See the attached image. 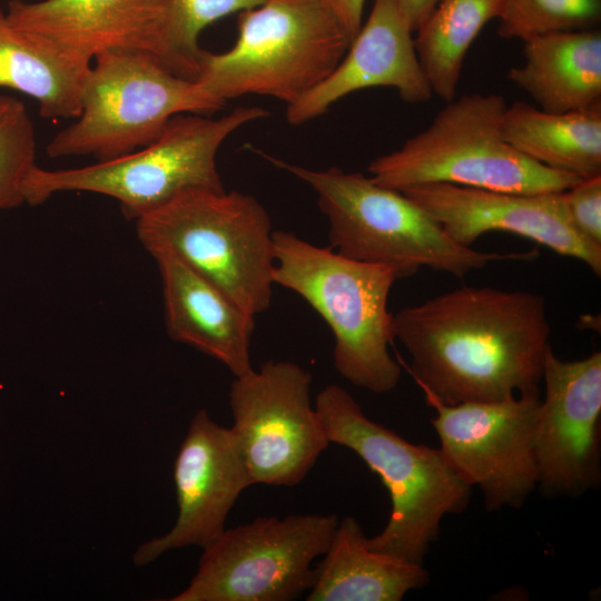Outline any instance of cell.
<instances>
[{
    "label": "cell",
    "mask_w": 601,
    "mask_h": 601,
    "mask_svg": "<svg viewBox=\"0 0 601 601\" xmlns=\"http://www.w3.org/2000/svg\"><path fill=\"white\" fill-rule=\"evenodd\" d=\"M268 110L237 107L213 119L200 114L173 117L149 145L93 165L48 170L36 166L26 187V203L40 205L53 194L89 191L115 198L128 219L160 207L194 188L223 190L216 157L223 142Z\"/></svg>",
    "instance_id": "obj_8"
},
{
    "label": "cell",
    "mask_w": 601,
    "mask_h": 601,
    "mask_svg": "<svg viewBox=\"0 0 601 601\" xmlns=\"http://www.w3.org/2000/svg\"><path fill=\"white\" fill-rule=\"evenodd\" d=\"M413 32L422 24L441 0H395Z\"/></svg>",
    "instance_id": "obj_29"
},
{
    "label": "cell",
    "mask_w": 601,
    "mask_h": 601,
    "mask_svg": "<svg viewBox=\"0 0 601 601\" xmlns=\"http://www.w3.org/2000/svg\"><path fill=\"white\" fill-rule=\"evenodd\" d=\"M273 252L274 284L299 295L329 326L338 374L372 393L393 391L402 375L388 351L395 328L387 302L396 272L286 230L273 231Z\"/></svg>",
    "instance_id": "obj_3"
},
{
    "label": "cell",
    "mask_w": 601,
    "mask_h": 601,
    "mask_svg": "<svg viewBox=\"0 0 601 601\" xmlns=\"http://www.w3.org/2000/svg\"><path fill=\"white\" fill-rule=\"evenodd\" d=\"M523 62L506 78L539 108L568 112L601 106V32L549 33L524 42Z\"/></svg>",
    "instance_id": "obj_19"
},
{
    "label": "cell",
    "mask_w": 601,
    "mask_h": 601,
    "mask_svg": "<svg viewBox=\"0 0 601 601\" xmlns=\"http://www.w3.org/2000/svg\"><path fill=\"white\" fill-rule=\"evenodd\" d=\"M6 13L14 26L89 60L137 53L190 79L173 45L170 0H12Z\"/></svg>",
    "instance_id": "obj_14"
},
{
    "label": "cell",
    "mask_w": 601,
    "mask_h": 601,
    "mask_svg": "<svg viewBox=\"0 0 601 601\" xmlns=\"http://www.w3.org/2000/svg\"><path fill=\"white\" fill-rule=\"evenodd\" d=\"M312 374L268 361L234 378L230 427L252 484L300 483L331 444L311 400Z\"/></svg>",
    "instance_id": "obj_11"
},
{
    "label": "cell",
    "mask_w": 601,
    "mask_h": 601,
    "mask_svg": "<svg viewBox=\"0 0 601 601\" xmlns=\"http://www.w3.org/2000/svg\"><path fill=\"white\" fill-rule=\"evenodd\" d=\"M314 405L329 443L356 453L390 494L388 521L378 534L366 536V545L424 564L443 518L466 509L472 487L440 449L411 443L371 420L342 386L324 387Z\"/></svg>",
    "instance_id": "obj_4"
},
{
    "label": "cell",
    "mask_w": 601,
    "mask_h": 601,
    "mask_svg": "<svg viewBox=\"0 0 601 601\" xmlns=\"http://www.w3.org/2000/svg\"><path fill=\"white\" fill-rule=\"evenodd\" d=\"M338 522L336 514H290L226 528L203 549L187 588L170 600H295L312 588V563L327 551Z\"/></svg>",
    "instance_id": "obj_10"
},
{
    "label": "cell",
    "mask_w": 601,
    "mask_h": 601,
    "mask_svg": "<svg viewBox=\"0 0 601 601\" xmlns=\"http://www.w3.org/2000/svg\"><path fill=\"white\" fill-rule=\"evenodd\" d=\"M237 31L229 50H205L196 80L223 105L259 95L288 106L322 82L352 42L321 0H266L238 12Z\"/></svg>",
    "instance_id": "obj_7"
},
{
    "label": "cell",
    "mask_w": 601,
    "mask_h": 601,
    "mask_svg": "<svg viewBox=\"0 0 601 601\" xmlns=\"http://www.w3.org/2000/svg\"><path fill=\"white\" fill-rule=\"evenodd\" d=\"M135 221L138 238L151 255L177 257L255 316L269 308L274 230L255 197L188 189Z\"/></svg>",
    "instance_id": "obj_6"
},
{
    "label": "cell",
    "mask_w": 601,
    "mask_h": 601,
    "mask_svg": "<svg viewBox=\"0 0 601 601\" xmlns=\"http://www.w3.org/2000/svg\"><path fill=\"white\" fill-rule=\"evenodd\" d=\"M36 164L35 127L24 104L0 95V210L26 204L24 187Z\"/></svg>",
    "instance_id": "obj_25"
},
{
    "label": "cell",
    "mask_w": 601,
    "mask_h": 601,
    "mask_svg": "<svg viewBox=\"0 0 601 601\" xmlns=\"http://www.w3.org/2000/svg\"><path fill=\"white\" fill-rule=\"evenodd\" d=\"M254 151L312 187L329 223L331 248L355 260L388 266L398 278L422 267L463 278L493 262L538 255L535 250L496 253L462 246L407 196L370 176L338 167L309 169Z\"/></svg>",
    "instance_id": "obj_2"
},
{
    "label": "cell",
    "mask_w": 601,
    "mask_h": 601,
    "mask_svg": "<svg viewBox=\"0 0 601 601\" xmlns=\"http://www.w3.org/2000/svg\"><path fill=\"white\" fill-rule=\"evenodd\" d=\"M178 515L166 534L140 544L138 566L165 552L185 546L206 548L225 531L226 519L240 493L252 485L230 427L199 410L188 427L174 464Z\"/></svg>",
    "instance_id": "obj_16"
},
{
    "label": "cell",
    "mask_w": 601,
    "mask_h": 601,
    "mask_svg": "<svg viewBox=\"0 0 601 601\" xmlns=\"http://www.w3.org/2000/svg\"><path fill=\"white\" fill-rule=\"evenodd\" d=\"M401 193L462 246L471 247L489 231H506L575 258L601 275V246L573 227L562 191L530 195L431 183Z\"/></svg>",
    "instance_id": "obj_15"
},
{
    "label": "cell",
    "mask_w": 601,
    "mask_h": 601,
    "mask_svg": "<svg viewBox=\"0 0 601 601\" xmlns=\"http://www.w3.org/2000/svg\"><path fill=\"white\" fill-rule=\"evenodd\" d=\"M266 0H170L171 39L188 76L197 80L205 52L199 35L213 22L231 13L255 8Z\"/></svg>",
    "instance_id": "obj_26"
},
{
    "label": "cell",
    "mask_w": 601,
    "mask_h": 601,
    "mask_svg": "<svg viewBox=\"0 0 601 601\" xmlns=\"http://www.w3.org/2000/svg\"><path fill=\"white\" fill-rule=\"evenodd\" d=\"M506 107L497 93L454 98L425 129L375 158L368 165L370 177L398 191L444 183L530 195L560 193L583 179L516 151L502 131Z\"/></svg>",
    "instance_id": "obj_5"
},
{
    "label": "cell",
    "mask_w": 601,
    "mask_h": 601,
    "mask_svg": "<svg viewBox=\"0 0 601 601\" xmlns=\"http://www.w3.org/2000/svg\"><path fill=\"white\" fill-rule=\"evenodd\" d=\"M86 77L76 120L46 147L51 158L112 159L152 142L181 114H210L225 105L199 86L137 53L104 52Z\"/></svg>",
    "instance_id": "obj_9"
},
{
    "label": "cell",
    "mask_w": 601,
    "mask_h": 601,
    "mask_svg": "<svg viewBox=\"0 0 601 601\" xmlns=\"http://www.w3.org/2000/svg\"><path fill=\"white\" fill-rule=\"evenodd\" d=\"M165 321L169 336L224 364L235 377L253 371L255 315L177 257L159 253Z\"/></svg>",
    "instance_id": "obj_18"
},
{
    "label": "cell",
    "mask_w": 601,
    "mask_h": 601,
    "mask_svg": "<svg viewBox=\"0 0 601 601\" xmlns=\"http://www.w3.org/2000/svg\"><path fill=\"white\" fill-rule=\"evenodd\" d=\"M501 1L441 0L415 31L418 61L432 92L445 102L455 98L466 53L496 19Z\"/></svg>",
    "instance_id": "obj_23"
},
{
    "label": "cell",
    "mask_w": 601,
    "mask_h": 601,
    "mask_svg": "<svg viewBox=\"0 0 601 601\" xmlns=\"http://www.w3.org/2000/svg\"><path fill=\"white\" fill-rule=\"evenodd\" d=\"M396 90L408 104H423L433 92L418 61L413 30L395 0H374L372 10L334 70L286 107V119L302 125L342 98L366 88Z\"/></svg>",
    "instance_id": "obj_17"
},
{
    "label": "cell",
    "mask_w": 601,
    "mask_h": 601,
    "mask_svg": "<svg viewBox=\"0 0 601 601\" xmlns=\"http://www.w3.org/2000/svg\"><path fill=\"white\" fill-rule=\"evenodd\" d=\"M497 35L523 42L544 35L595 28L601 0H502Z\"/></svg>",
    "instance_id": "obj_24"
},
{
    "label": "cell",
    "mask_w": 601,
    "mask_h": 601,
    "mask_svg": "<svg viewBox=\"0 0 601 601\" xmlns=\"http://www.w3.org/2000/svg\"><path fill=\"white\" fill-rule=\"evenodd\" d=\"M440 450L487 511L519 509L538 487L535 431L540 393L496 402L445 404L428 393Z\"/></svg>",
    "instance_id": "obj_12"
},
{
    "label": "cell",
    "mask_w": 601,
    "mask_h": 601,
    "mask_svg": "<svg viewBox=\"0 0 601 601\" xmlns=\"http://www.w3.org/2000/svg\"><path fill=\"white\" fill-rule=\"evenodd\" d=\"M322 556L307 601H400L430 580L423 564L371 550L352 516L338 522Z\"/></svg>",
    "instance_id": "obj_20"
},
{
    "label": "cell",
    "mask_w": 601,
    "mask_h": 601,
    "mask_svg": "<svg viewBox=\"0 0 601 601\" xmlns=\"http://www.w3.org/2000/svg\"><path fill=\"white\" fill-rule=\"evenodd\" d=\"M504 139L529 159L580 178L601 175V106L550 112L524 101L508 106Z\"/></svg>",
    "instance_id": "obj_22"
},
{
    "label": "cell",
    "mask_w": 601,
    "mask_h": 601,
    "mask_svg": "<svg viewBox=\"0 0 601 601\" xmlns=\"http://www.w3.org/2000/svg\"><path fill=\"white\" fill-rule=\"evenodd\" d=\"M562 199L577 231L601 246V175L583 178L563 190Z\"/></svg>",
    "instance_id": "obj_27"
},
{
    "label": "cell",
    "mask_w": 601,
    "mask_h": 601,
    "mask_svg": "<svg viewBox=\"0 0 601 601\" xmlns=\"http://www.w3.org/2000/svg\"><path fill=\"white\" fill-rule=\"evenodd\" d=\"M535 431L538 486L575 496L601 480V353L577 361L545 354Z\"/></svg>",
    "instance_id": "obj_13"
},
{
    "label": "cell",
    "mask_w": 601,
    "mask_h": 601,
    "mask_svg": "<svg viewBox=\"0 0 601 601\" xmlns=\"http://www.w3.org/2000/svg\"><path fill=\"white\" fill-rule=\"evenodd\" d=\"M91 60L11 23L0 8V87L32 97L46 118H76Z\"/></svg>",
    "instance_id": "obj_21"
},
{
    "label": "cell",
    "mask_w": 601,
    "mask_h": 601,
    "mask_svg": "<svg viewBox=\"0 0 601 601\" xmlns=\"http://www.w3.org/2000/svg\"><path fill=\"white\" fill-rule=\"evenodd\" d=\"M424 393L450 405L540 393L551 326L528 290L461 287L394 314Z\"/></svg>",
    "instance_id": "obj_1"
},
{
    "label": "cell",
    "mask_w": 601,
    "mask_h": 601,
    "mask_svg": "<svg viewBox=\"0 0 601 601\" xmlns=\"http://www.w3.org/2000/svg\"><path fill=\"white\" fill-rule=\"evenodd\" d=\"M338 19L353 40L363 23L366 0H321Z\"/></svg>",
    "instance_id": "obj_28"
}]
</instances>
